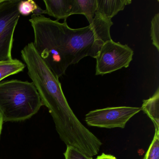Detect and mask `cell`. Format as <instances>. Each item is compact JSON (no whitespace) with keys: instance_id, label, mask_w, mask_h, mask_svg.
<instances>
[{"instance_id":"1","label":"cell","mask_w":159,"mask_h":159,"mask_svg":"<svg viewBox=\"0 0 159 159\" xmlns=\"http://www.w3.org/2000/svg\"><path fill=\"white\" fill-rule=\"evenodd\" d=\"M28 74L37 89L43 106L49 110L56 128L67 146L78 148L89 141L93 134L79 120L70 108L59 79L35 50L33 43L21 51Z\"/></svg>"},{"instance_id":"2","label":"cell","mask_w":159,"mask_h":159,"mask_svg":"<svg viewBox=\"0 0 159 159\" xmlns=\"http://www.w3.org/2000/svg\"><path fill=\"white\" fill-rule=\"evenodd\" d=\"M34 31L33 45L39 55L59 79L65 75L73 58L65 43L61 23L44 15L32 14L29 20Z\"/></svg>"},{"instance_id":"3","label":"cell","mask_w":159,"mask_h":159,"mask_svg":"<svg viewBox=\"0 0 159 159\" xmlns=\"http://www.w3.org/2000/svg\"><path fill=\"white\" fill-rule=\"evenodd\" d=\"M42 106L33 83L17 80L0 82V114L3 122L28 120Z\"/></svg>"},{"instance_id":"4","label":"cell","mask_w":159,"mask_h":159,"mask_svg":"<svg viewBox=\"0 0 159 159\" xmlns=\"http://www.w3.org/2000/svg\"><path fill=\"white\" fill-rule=\"evenodd\" d=\"M112 25L111 20L97 14L93 22L85 27L72 29L66 21L61 23L64 39L73 58V65L86 57L95 58L103 44L111 39L110 29Z\"/></svg>"},{"instance_id":"5","label":"cell","mask_w":159,"mask_h":159,"mask_svg":"<svg viewBox=\"0 0 159 159\" xmlns=\"http://www.w3.org/2000/svg\"><path fill=\"white\" fill-rule=\"evenodd\" d=\"M134 51L126 44L111 39L100 48L96 59V75H104L127 68L133 60Z\"/></svg>"},{"instance_id":"6","label":"cell","mask_w":159,"mask_h":159,"mask_svg":"<svg viewBox=\"0 0 159 159\" xmlns=\"http://www.w3.org/2000/svg\"><path fill=\"white\" fill-rule=\"evenodd\" d=\"M21 0H4L0 4V61L12 59L14 35L20 14L18 10Z\"/></svg>"},{"instance_id":"7","label":"cell","mask_w":159,"mask_h":159,"mask_svg":"<svg viewBox=\"0 0 159 159\" xmlns=\"http://www.w3.org/2000/svg\"><path fill=\"white\" fill-rule=\"evenodd\" d=\"M141 111V107H129L95 110L86 114L85 121L90 126L108 129L124 128L129 120Z\"/></svg>"},{"instance_id":"8","label":"cell","mask_w":159,"mask_h":159,"mask_svg":"<svg viewBox=\"0 0 159 159\" xmlns=\"http://www.w3.org/2000/svg\"><path fill=\"white\" fill-rule=\"evenodd\" d=\"M45 14L57 19V21H66L72 15L74 0H44Z\"/></svg>"},{"instance_id":"9","label":"cell","mask_w":159,"mask_h":159,"mask_svg":"<svg viewBox=\"0 0 159 159\" xmlns=\"http://www.w3.org/2000/svg\"><path fill=\"white\" fill-rule=\"evenodd\" d=\"M131 2V0H97V8L96 14L111 20Z\"/></svg>"},{"instance_id":"10","label":"cell","mask_w":159,"mask_h":159,"mask_svg":"<svg viewBox=\"0 0 159 159\" xmlns=\"http://www.w3.org/2000/svg\"><path fill=\"white\" fill-rule=\"evenodd\" d=\"M142 110L154 124L155 130H159V88L149 98L143 101Z\"/></svg>"},{"instance_id":"11","label":"cell","mask_w":159,"mask_h":159,"mask_svg":"<svg viewBox=\"0 0 159 159\" xmlns=\"http://www.w3.org/2000/svg\"><path fill=\"white\" fill-rule=\"evenodd\" d=\"M97 8V0H74L72 15L84 16L91 24L95 16Z\"/></svg>"},{"instance_id":"12","label":"cell","mask_w":159,"mask_h":159,"mask_svg":"<svg viewBox=\"0 0 159 159\" xmlns=\"http://www.w3.org/2000/svg\"><path fill=\"white\" fill-rule=\"evenodd\" d=\"M25 67V64L17 59L0 61V82L9 76L22 72Z\"/></svg>"},{"instance_id":"13","label":"cell","mask_w":159,"mask_h":159,"mask_svg":"<svg viewBox=\"0 0 159 159\" xmlns=\"http://www.w3.org/2000/svg\"><path fill=\"white\" fill-rule=\"evenodd\" d=\"M39 8V7L33 0L20 1L18 10L20 15L28 16L31 13L34 14Z\"/></svg>"},{"instance_id":"14","label":"cell","mask_w":159,"mask_h":159,"mask_svg":"<svg viewBox=\"0 0 159 159\" xmlns=\"http://www.w3.org/2000/svg\"><path fill=\"white\" fill-rule=\"evenodd\" d=\"M143 159H159V130H155L152 142Z\"/></svg>"},{"instance_id":"15","label":"cell","mask_w":159,"mask_h":159,"mask_svg":"<svg viewBox=\"0 0 159 159\" xmlns=\"http://www.w3.org/2000/svg\"><path fill=\"white\" fill-rule=\"evenodd\" d=\"M151 38L152 44L159 52V13L156 14L152 20Z\"/></svg>"},{"instance_id":"16","label":"cell","mask_w":159,"mask_h":159,"mask_svg":"<svg viewBox=\"0 0 159 159\" xmlns=\"http://www.w3.org/2000/svg\"><path fill=\"white\" fill-rule=\"evenodd\" d=\"M64 156L65 159H93L92 157L87 156L78 149L71 146H67Z\"/></svg>"},{"instance_id":"17","label":"cell","mask_w":159,"mask_h":159,"mask_svg":"<svg viewBox=\"0 0 159 159\" xmlns=\"http://www.w3.org/2000/svg\"><path fill=\"white\" fill-rule=\"evenodd\" d=\"M96 159H117L116 157L110 154H106L105 153H102L101 155L98 156Z\"/></svg>"},{"instance_id":"18","label":"cell","mask_w":159,"mask_h":159,"mask_svg":"<svg viewBox=\"0 0 159 159\" xmlns=\"http://www.w3.org/2000/svg\"><path fill=\"white\" fill-rule=\"evenodd\" d=\"M3 120L1 115L0 114V137L2 134V125H3Z\"/></svg>"},{"instance_id":"19","label":"cell","mask_w":159,"mask_h":159,"mask_svg":"<svg viewBox=\"0 0 159 159\" xmlns=\"http://www.w3.org/2000/svg\"><path fill=\"white\" fill-rule=\"evenodd\" d=\"M4 1V0H0V4L2 3Z\"/></svg>"}]
</instances>
